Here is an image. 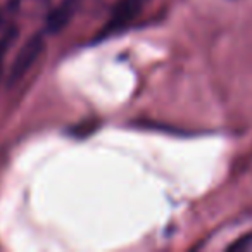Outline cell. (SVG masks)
<instances>
[{
	"label": "cell",
	"instance_id": "cell-5",
	"mask_svg": "<svg viewBox=\"0 0 252 252\" xmlns=\"http://www.w3.org/2000/svg\"><path fill=\"white\" fill-rule=\"evenodd\" d=\"M251 247H252V235L240 238V240L235 242L233 245H230V249H237V251H247V249H251Z\"/></svg>",
	"mask_w": 252,
	"mask_h": 252
},
{
	"label": "cell",
	"instance_id": "cell-3",
	"mask_svg": "<svg viewBox=\"0 0 252 252\" xmlns=\"http://www.w3.org/2000/svg\"><path fill=\"white\" fill-rule=\"evenodd\" d=\"M80 4H81V0H63V2L47 16L43 33H59L78 12Z\"/></svg>",
	"mask_w": 252,
	"mask_h": 252
},
{
	"label": "cell",
	"instance_id": "cell-1",
	"mask_svg": "<svg viewBox=\"0 0 252 252\" xmlns=\"http://www.w3.org/2000/svg\"><path fill=\"white\" fill-rule=\"evenodd\" d=\"M151 0H118L95 40H107L130 28Z\"/></svg>",
	"mask_w": 252,
	"mask_h": 252
},
{
	"label": "cell",
	"instance_id": "cell-2",
	"mask_svg": "<svg viewBox=\"0 0 252 252\" xmlns=\"http://www.w3.org/2000/svg\"><path fill=\"white\" fill-rule=\"evenodd\" d=\"M43 47H45L43 33H36L30 40H26V43L16 54V59L11 66V71H9V87H14L18 81H21L25 74L35 66L38 57L42 56Z\"/></svg>",
	"mask_w": 252,
	"mask_h": 252
},
{
	"label": "cell",
	"instance_id": "cell-6",
	"mask_svg": "<svg viewBox=\"0 0 252 252\" xmlns=\"http://www.w3.org/2000/svg\"><path fill=\"white\" fill-rule=\"evenodd\" d=\"M0 21H2V12H0Z\"/></svg>",
	"mask_w": 252,
	"mask_h": 252
},
{
	"label": "cell",
	"instance_id": "cell-4",
	"mask_svg": "<svg viewBox=\"0 0 252 252\" xmlns=\"http://www.w3.org/2000/svg\"><path fill=\"white\" fill-rule=\"evenodd\" d=\"M18 38V30L9 28L7 32H4V35L0 36V78H2V69H4L5 57H7L11 45L14 43V40Z\"/></svg>",
	"mask_w": 252,
	"mask_h": 252
}]
</instances>
